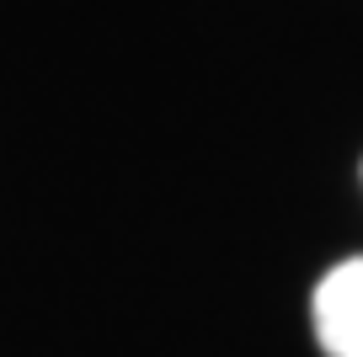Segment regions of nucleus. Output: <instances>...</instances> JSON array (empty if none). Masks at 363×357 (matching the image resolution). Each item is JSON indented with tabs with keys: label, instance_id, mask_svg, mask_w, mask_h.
Listing matches in <instances>:
<instances>
[{
	"label": "nucleus",
	"instance_id": "1",
	"mask_svg": "<svg viewBox=\"0 0 363 357\" xmlns=\"http://www.w3.org/2000/svg\"><path fill=\"white\" fill-rule=\"evenodd\" d=\"M315 336L326 357H363V256L337 261L315 288Z\"/></svg>",
	"mask_w": 363,
	"mask_h": 357
}]
</instances>
